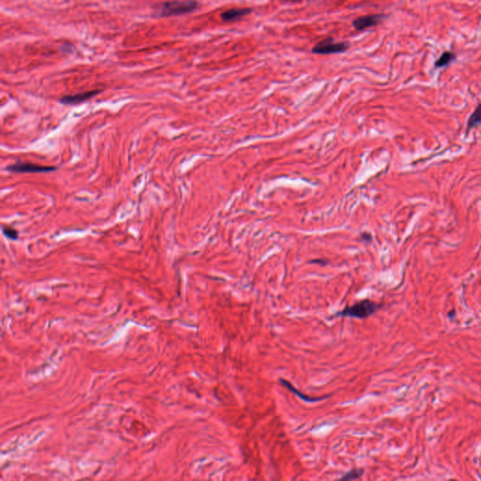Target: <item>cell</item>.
Here are the masks:
<instances>
[{
  "label": "cell",
  "mask_w": 481,
  "mask_h": 481,
  "mask_svg": "<svg viewBox=\"0 0 481 481\" xmlns=\"http://www.w3.org/2000/svg\"><path fill=\"white\" fill-rule=\"evenodd\" d=\"M199 6L197 1H173L163 2L156 5L155 14L159 17L179 16L196 11Z\"/></svg>",
  "instance_id": "cell-1"
},
{
  "label": "cell",
  "mask_w": 481,
  "mask_h": 481,
  "mask_svg": "<svg viewBox=\"0 0 481 481\" xmlns=\"http://www.w3.org/2000/svg\"><path fill=\"white\" fill-rule=\"evenodd\" d=\"M381 305L373 302L372 300H363L352 306H347L343 310L339 311L337 316L342 317L357 318V319H366L372 316L379 308Z\"/></svg>",
  "instance_id": "cell-2"
},
{
  "label": "cell",
  "mask_w": 481,
  "mask_h": 481,
  "mask_svg": "<svg viewBox=\"0 0 481 481\" xmlns=\"http://www.w3.org/2000/svg\"><path fill=\"white\" fill-rule=\"evenodd\" d=\"M349 47L350 44L347 42H334L332 38H329L318 43L312 48V53L318 55L339 54L347 51Z\"/></svg>",
  "instance_id": "cell-3"
},
{
  "label": "cell",
  "mask_w": 481,
  "mask_h": 481,
  "mask_svg": "<svg viewBox=\"0 0 481 481\" xmlns=\"http://www.w3.org/2000/svg\"><path fill=\"white\" fill-rule=\"evenodd\" d=\"M56 168V166L41 165L18 160L17 162L8 165L6 169L11 173H48L54 171Z\"/></svg>",
  "instance_id": "cell-4"
},
{
  "label": "cell",
  "mask_w": 481,
  "mask_h": 481,
  "mask_svg": "<svg viewBox=\"0 0 481 481\" xmlns=\"http://www.w3.org/2000/svg\"><path fill=\"white\" fill-rule=\"evenodd\" d=\"M383 17L382 14L364 15V16H360V17H357L356 19H354L352 22V26L356 30L360 31V30L367 29L369 27L377 26L379 23L381 22Z\"/></svg>",
  "instance_id": "cell-5"
},
{
  "label": "cell",
  "mask_w": 481,
  "mask_h": 481,
  "mask_svg": "<svg viewBox=\"0 0 481 481\" xmlns=\"http://www.w3.org/2000/svg\"><path fill=\"white\" fill-rule=\"evenodd\" d=\"M101 92L100 89H94V90H90V91H86V92H82V93H77V94H73V95H65L63 97H61L59 102L65 106H70V105H78V104H81L83 102H86L88 101L89 99L94 97L95 95H97L98 93Z\"/></svg>",
  "instance_id": "cell-6"
},
{
  "label": "cell",
  "mask_w": 481,
  "mask_h": 481,
  "mask_svg": "<svg viewBox=\"0 0 481 481\" xmlns=\"http://www.w3.org/2000/svg\"><path fill=\"white\" fill-rule=\"evenodd\" d=\"M251 11L252 10L250 8H233V9L223 11L221 13L220 17L224 22H230V21H235V20L240 19L241 17L250 13Z\"/></svg>",
  "instance_id": "cell-7"
},
{
  "label": "cell",
  "mask_w": 481,
  "mask_h": 481,
  "mask_svg": "<svg viewBox=\"0 0 481 481\" xmlns=\"http://www.w3.org/2000/svg\"><path fill=\"white\" fill-rule=\"evenodd\" d=\"M281 384H283L286 388H288L290 391H292L293 393L295 394L296 396H298L301 400L305 401L306 402H316V401H321V400H324L326 397H322V398H311V397H308L306 395H304L303 393H301L299 390H297L295 387L293 386V384L289 382H287L284 379H280L279 380Z\"/></svg>",
  "instance_id": "cell-8"
},
{
  "label": "cell",
  "mask_w": 481,
  "mask_h": 481,
  "mask_svg": "<svg viewBox=\"0 0 481 481\" xmlns=\"http://www.w3.org/2000/svg\"><path fill=\"white\" fill-rule=\"evenodd\" d=\"M481 123V104H480L478 106V107L475 109V111L472 113V115L468 120V123H467V128L468 130H470L472 128H474L475 126L479 125Z\"/></svg>",
  "instance_id": "cell-9"
},
{
  "label": "cell",
  "mask_w": 481,
  "mask_h": 481,
  "mask_svg": "<svg viewBox=\"0 0 481 481\" xmlns=\"http://www.w3.org/2000/svg\"><path fill=\"white\" fill-rule=\"evenodd\" d=\"M364 474V470L361 468H353L351 470L347 472L344 476H342L338 481H354L358 479Z\"/></svg>",
  "instance_id": "cell-10"
},
{
  "label": "cell",
  "mask_w": 481,
  "mask_h": 481,
  "mask_svg": "<svg viewBox=\"0 0 481 481\" xmlns=\"http://www.w3.org/2000/svg\"><path fill=\"white\" fill-rule=\"evenodd\" d=\"M455 58H456V55H455L454 53L449 52V51L448 52H445L436 60L435 67L436 68H441V67H444V66L449 65V63L452 62Z\"/></svg>",
  "instance_id": "cell-11"
},
{
  "label": "cell",
  "mask_w": 481,
  "mask_h": 481,
  "mask_svg": "<svg viewBox=\"0 0 481 481\" xmlns=\"http://www.w3.org/2000/svg\"><path fill=\"white\" fill-rule=\"evenodd\" d=\"M3 232L5 233V235L11 239H17V231L11 228H3Z\"/></svg>",
  "instance_id": "cell-12"
},
{
  "label": "cell",
  "mask_w": 481,
  "mask_h": 481,
  "mask_svg": "<svg viewBox=\"0 0 481 481\" xmlns=\"http://www.w3.org/2000/svg\"><path fill=\"white\" fill-rule=\"evenodd\" d=\"M310 263H319V264H322V265H324V264H326V263H327V262H326V261H322V260H319V261H311Z\"/></svg>",
  "instance_id": "cell-13"
}]
</instances>
